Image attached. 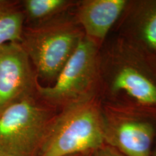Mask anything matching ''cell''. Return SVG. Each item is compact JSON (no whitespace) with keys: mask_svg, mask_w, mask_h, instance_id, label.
Returning <instances> with one entry per match:
<instances>
[{"mask_svg":"<svg viewBox=\"0 0 156 156\" xmlns=\"http://www.w3.org/2000/svg\"><path fill=\"white\" fill-rule=\"evenodd\" d=\"M67 4L64 0H25L20 6L25 18L28 17L32 21L41 23L53 18Z\"/></svg>","mask_w":156,"mask_h":156,"instance_id":"obj_10","label":"cell"},{"mask_svg":"<svg viewBox=\"0 0 156 156\" xmlns=\"http://www.w3.org/2000/svg\"><path fill=\"white\" fill-rule=\"evenodd\" d=\"M124 0H92L84 3L78 12V21L90 40L100 41L124 10Z\"/></svg>","mask_w":156,"mask_h":156,"instance_id":"obj_7","label":"cell"},{"mask_svg":"<svg viewBox=\"0 0 156 156\" xmlns=\"http://www.w3.org/2000/svg\"><path fill=\"white\" fill-rule=\"evenodd\" d=\"M155 156H156V153H155Z\"/></svg>","mask_w":156,"mask_h":156,"instance_id":"obj_14","label":"cell"},{"mask_svg":"<svg viewBox=\"0 0 156 156\" xmlns=\"http://www.w3.org/2000/svg\"><path fill=\"white\" fill-rule=\"evenodd\" d=\"M143 36L148 46L156 50V8L148 16L145 23Z\"/></svg>","mask_w":156,"mask_h":156,"instance_id":"obj_11","label":"cell"},{"mask_svg":"<svg viewBox=\"0 0 156 156\" xmlns=\"http://www.w3.org/2000/svg\"><path fill=\"white\" fill-rule=\"evenodd\" d=\"M36 78L28 54L20 43L0 46V113L11 104L32 95Z\"/></svg>","mask_w":156,"mask_h":156,"instance_id":"obj_5","label":"cell"},{"mask_svg":"<svg viewBox=\"0 0 156 156\" xmlns=\"http://www.w3.org/2000/svg\"><path fill=\"white\" fill-rule=\"evenodd\" d=\"M53 118L32 95L0 113V156H37Z\"/></svg>","mask_w":156,"mask_h":156,"instance_id":"obj_3","label":"cell"},{"mask_svg":"<svg viewBox=\"0 0 156 156\" xmlns=\"http://www.w3.org/2000/svg\"><path fill=\"white\" fill-rule=\"evenodd\" d=\"M94 156H123L116 150L109 146H103L94 152Z\"/></svg>","mask_w":156,"mask_h":156,"instance_id":"obj_12","label":"cell"},{"mask_svg":"<svg viewBox=\"0 0 156 156\" xmlns=\"http://www.w3.org/2000/svg\"><path fill=\"white\" fill-rule=\"evenodd\" d=\"M96 46L89 38H82L52 85L37 83L36 91L51 104L69 105L85 100L94 82Z\"/></svg>","mask_w":156,"mask_h":156,"instance_id":"obj_4","label":"cell"},{"mask_svg":"<svg viewBox=\"0 0 156 156\" xmlns=\"http://www.w3.org/2000/svg\"><path fill=\"white\" fill-rule=\"evenodd\" d=\"M113 89L124 91L136 101L147 106H156V85L135 68H122L115 76Z\"/></svg>","mask_w":156,"mask_h":156,"instance_id":"obj_8","label":"cell"},{"mask_svg":"<svg viewBox=\"0 0 156 156\" xmlns=\"http://www.w3.org/2000/svg\"><path fill=\"white\" fill-rule=\"evenodd\" d=\"M87 154L89 153H82V154H76V155H69V156H86Z\"/></svg>","mask_w":156,"mask_h":156,"instance_id":"obj_13","label":"cell"},{"mask_svg":"<svg viewBox=\"0 0 156 156\" xmlns=\"http://www.w3.org/2000/svg\"><path fill=\"white\" fill-rule=\"evenodd\" d=\"M25 15L20 3L0 0V46L20 43L25 26Z\"/></svg>","mask_w":156,"mask_h":156,"instance_id":"obj_9","label":"cell"},{"mask_svg":"<svg viewBox=\"0 0 156 156\" xmlns=\"http://www.w3.org/2000/svg\"><path fill=\"white\" fill-rule=\"evenodd\" d=\"M73 24L52 18L24 28L20 44L45 81L56 80L81 41Z\"/></svg>","mask_w":156,"mask_h":156,"instance_id":"obj_2","label":"cell"},{"mask_svg":"<svg viewBox=\"0 0 156 156\" xmlns=\"http://www.w3.org/2000/svg\"><path fill=\"white\" fill-rule=\"evenodd\" d=\"M105 125L96 107L87 99L67 105L54 117L37 156L90 153L102 147Z\"/></svg>","mask_w":156,"mask_h":156,"instance_id":"obj_1","label":"cell"},{"mask_svg":"<svg viewBox=\"0 0 156 156\" xmlns=\"http://www.w3.org/2000/svg\"><path fill=\"white\" fill-rule=\"evenodd\" d=\"M154 134L152 124L143 121L124 120L105 126L106 141L126 156H151Z\"/></svg>","mask_w":156,"mask_h":156,"instance_id":"obj_6","label":"cell"}]
</instances>
